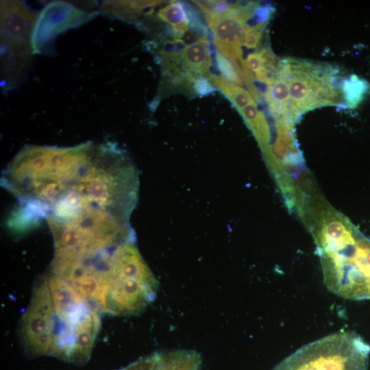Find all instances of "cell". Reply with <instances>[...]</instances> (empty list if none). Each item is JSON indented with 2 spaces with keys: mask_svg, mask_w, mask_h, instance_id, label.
Segmentation results:
<instances>
[{
  "mask_svg": "<svg viewBox=\"0 0 370 370\" xmlns=\"http://www.w3.org/2000/svg\"><path fill=\"white\" fill-rule=\"evenodd\" d=\"M137 179L123 151L92 142L26 146L5 173L7 189L47 220L109 214L127 221L136 201Z\"/></svg>",
  "mask_w": 370,
  "mask_h": 370,
  "instance_id": "obj_1",
  "label": "cell"
},
{
  "mask_svg": "<svg viewBox=\"0 0 370 370\" xmlns=\"http://www.w3.org/2000/svg\"><path fill=\"white\" fill-rule=\"evenodd\" d=\"M319 251L329 291L346 299L370 300V241L357 234Z\"/></svg>",
  "mask_w": 370,
  "mask_h": 370,
  "instance_id": "obj_2",
  "label": "cell"
},
{
  "mask_svg": "<svg viewBox=\"0 0 370 370\" xmlns=\"http://www.w3.org/2000/svg\"><path fill=\"white\" fill-rule=\"evenodd\" d=\"M134 242L125 243L116 250L106 313L136 314L156 297L159 284Z\"/></svg>",
  "mask_w": 370,
  "mask_h": 370,
  "instance_id": "obj_3",
  "label": "cell"
},
{
  "mask_svg": "<svg viewBox=\"0 0 370 370\" xmlns=\"http://www.w3.org/2000/svg\"><path fill=\"white\" fill-rule=\"evenodd\" d=\"M369 354L361 336L342 330L302 346L272 370H367Z\"/></svg>",
  "mask_w": 370,
  "mask_h": 370,
  "instance_id": "obj_4",
  "label": "cell"
},
{
  "mask_svg": "<svg viewBox=\"0 0 370 370\" xmlns=\"http://www.w3.org/2000/svg\"><path fill=\"white\" fill-rule=\"evenodd\" d=\"M38 17L22 1H1V75L8 88L20 83L30 63Z\"/></svg>",
  "mask_w": 370,
  "mask_h": 370,
  "instance_id": "obj_5",
  "label": "cell"
},
{
  "mask_svg": "<svg viewBox=\"0 0 370 370\" xmlns=\"http://www.w3.org/2000/svg\"><path fill=\"white\" fill-rule=\"evenodd\" d=\"M282 74L289 84L293 117L319 106L335 104L338 100L333 69L289 59L283 60Z\"/></svg>",
  "mask_w": 370,
  "mask_h": 370,
  "instance_id": "obj_6",
  "label": "cell"
},
{
  "mask_svg": "<svg viewBox=\"0 0 370 370\" xmlns=\"http://www.w3.org/2000/svg\"><path fill=\"white\" fill-rule=\"evenodd\" d=\"M21 336L31 356L51 355L56 337V314L46 275L38 280L33 290L21 320Z\"/></svg>",
  "mask_w": 370,
  "mask_h": 370,
  "instance_id": "obj_7",
  "label": "cell"
},
{
  "mask_svg": "<svg viewBox=\"0 0 370 370\" xmlns=\"http://www.w3.org/2000/svg\"><path fill=\"white\" fill-rule=\"evenodd\" d=\"M258 7L255 2L232 3L230 11L223 16H206L213 34L218 51L232 62L243 58L241 45L247 27L246 22L251 19Z\"/></svg>",
  "mask_w": 370,
  "mask_h": 370,
  "instance_id": "obj_8",
  "label": "cell"
},
{
  "mask_svg": "<svg viewBox=\"0 0 370 370\" xmlns=\"http://www.w3.org/2000/svg\"><path fill=\"white\" fill-rule=\"evenodd\" d=\"M90 16L69 4L59 2L49 4L36 23L32 36L33 51L40 52L43 44L56 34Z\"/></svg>",
  "mask_w": 370,
  "mask_h": 370,
  "instance_id": "obj_9",
  "label": "cell"
},
{
  "mask_svg": "<svg viewBox=\"0 0 370 370\" xmlns=\"http://www.w3.org/2000/svg\"><path fill=\"white\" fill-rule=\"evenodd\" d=\"M212 64L208 36H201L193 42L186 45L179 54L177 65L195 76L207 77Z\"/></svg>",
  "mask_w": 370,
  "mask_h": 370,
  "instance_id": "obj_10",
  "label": "cell"
},
{
  "mask_svg": "<svg viewBox=\"0 0 370 370\" xmlns=\"http://www.w3.org/2000/svg\"><path fill=\"white\" fill-rule=\"evenodd\" d=\"M264 98L271 112L276 119L282 122L288 121L291 112L289 85L280 72L278 77L268 85Z\"/></svg>",
  "mask_w": 370,
  "mask_h": 370,
  "instance_id": "obj_11",
  "label": "cell"
},
{
  "mask_svg": "<svg viewBox=\"0 0 370 370\" xmlns=\"http://www.w3.org/2000/svg\"><path fill=\"white\" fill-rule=\"evenodd\" d=\"M201 354L195 350L176 349L162 353L157 370H200Z\"/></svg>",
  "mask_w": 370,
  "mask_h": 370,
  "instance_id": "obj_12",
  "label": "cell"
},
{
  "mask_svg": "<svg viewBox=\"0 0 370 370\" xmlns=\"http://www.w3.org/2000/svg\"><path fill=\"white\" fill-rule=\"evenodd\" d=\"M158 17L172 27L176 38L185 35L190 27V21L183 3L173 1L157 13Z\"/></svg>",
  "mask_w": 370,
  "mask_h": 370,
  "instance_id": "obj_13",
  "label": "cell"
},
{
  "mask_svg": "<svg viewBox=\"0 0 370 370\" xmlns=\"http://www.w3.org/2000/svg\"><path fill=\"white\" fill-rule=\"evenodd\" d=\"M207 77L227 96L240 112L248 105L256 103L251 95L241 86L210 73Z\"/></svg>",
  "mask_w": 370,
  "mask_h": 370,
  "instance_id": "obj_14",
  "label": "cell"
},
{
  "mask_svg": "<svg viewBox=\"0 0 370 370\" xmlns=\"http://www.w3.org/2000/svg\"><path fill=\"white\" fill-rule=\"evenodd\" d=\"M162 1H122L107 2L102 6L103 12L122 18H131L143 10L154 7Z\"/></svg>",
  "mask_w": 370,
  "mask_h": 370,
  "instance_id": "obj_15",
  "label": "cell"
},
{
  "mask_svg": "<svg viewBox=\"0 0 370 370\" xmlns=\"http://www.w3.org/2000/svg\"><path fill=\"white\" fill-rule=\"evenodd\" d=\"M368 84L356 75H352L344 80L342 91L347 107L355 108L362 101L368 90Z\"/></svg>",
  "mask_w": 370,
  "mask_h": 370,
  "instance_id": "obj_16",
  "label": "cell"
},
{
  "mask_svg": "<svg viewBox=\"0 0 370 370\" xmlns=\"http://www.w3.org/2000/svg\"><path fill=\"white\" fill-rule=\"evenodd\" d=\"M217 69L225 79L238 86H243V81L234 65L219 51L215 53Z\"/></svg>",
  "mask_w": 370,
  "mask_h": 370,
  "instance_id": "obj_17",
  "label": "cell"
},
{
  "mask_svg": "<svg viewBox=\"0 0 370 370\" xmlns=\"http://www.w3.org/2000/svg\"><path fill=\"white\" fill-rule=\"evenodd\" d=\"M161 357L162 353L153 352L119 370H157Z\"/></svg>",
  "mask_w": 370,
  "mask_h": 370,
  "instance_id": "obj_18",
  "label": "cell"
},
{
  "mask_svg": "<svg viewBox=\"0 0 370 370\" xmlns=\"http://www.w3.org/2000/svg\"><path fill=\"white\" fill-rule=\"evenodd\" d=\"M267 23L247 25L243 40V45L247 48H256L261 40L262 30Z\"/></svg>",
  "mask_w": 370,
  "mask_h": 370,
  "instance_id": "obj_19",
  "label": "cell"
},
{
  "mask_svg": "<svg viewBox=\"0 0 370 370\" xmlns=\"http://www.w3.org/2000/svg\"><path fill=\"white\" fill-rule=\"evenodd\" d=\"M193 88L195 95L207 96L217 90V88L206 76L197 75L193 83Z\"/></svg>",
  "mask_w": 370,
  "mask_h": 370,
  "instance_id": "obj_20",
  "label": "cell"
},
{
  "mask_svg": "<svg viewBox=\"0 0 370 370\" xmlns=\"http://www.w3.org/2000/svg\"><path fill=\"white\" fill-rule=\"evenodd\" d=\"M246 64L256 76L258 75L263 69L262 58L260 51L249 54L246 60Z\"/></svg>",
  "mask_w": 370,
  "mask_h": 370,
  "instance_id": "obj_21",
  "label": "cell"
},
{
  "mask_svg": "<svg viewBox=\"0 0 370 370\" xmlns=\"http://www.w3.org/2000/svg\"><path fill=\"white\" fill-rule=\"evenodd\" d=\"M273 12V8L272 7L268 5L258 6L254 11L252 18L256 24L267 23V21L269 19Z\"/></svg>",
  "mask_w": 370,
  "mask_h": 370,
  "instance_id": "obj_22",
  "label": "cell"
}]
</instances>
